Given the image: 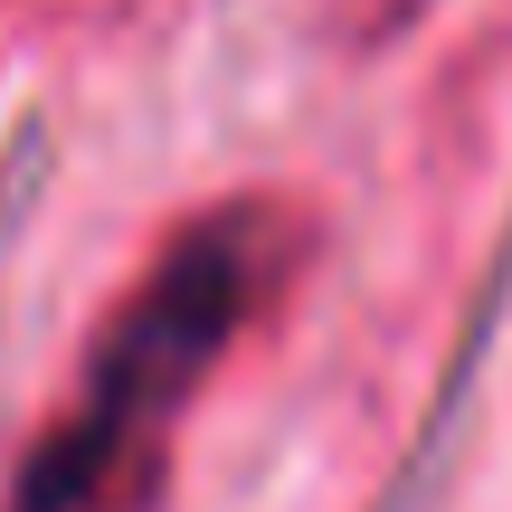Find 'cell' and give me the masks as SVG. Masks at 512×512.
<instances>
[{
	"label": "cell",
	"mask_w": 512,
	"mask_h": 512,
	"mask_svg": "<svg viewBox=\"0 0 512 512\" xmlns=\"http://www.w3.org/2000/svg\"><path fill=\"white\" fill-rule=\"evenodd\" d=\"M294 256H304V228L275 200H228L209 219H190L162 247V266L143 275V294L114 313L57 437L29 456L19 512H133L143 503L162 484V437L181 418V399L275 304Z\"/></svg>",
	"instance_id": "6da1fadb"
}]
</instances>
